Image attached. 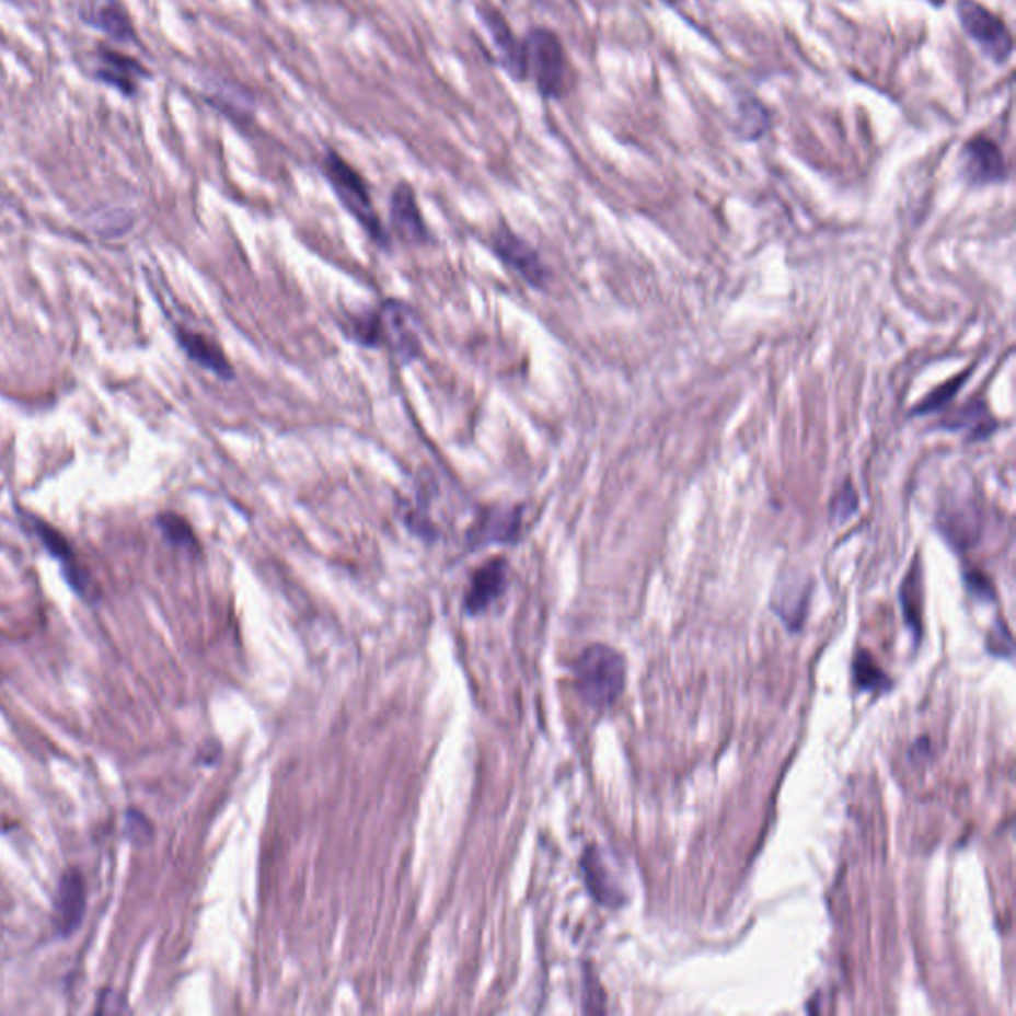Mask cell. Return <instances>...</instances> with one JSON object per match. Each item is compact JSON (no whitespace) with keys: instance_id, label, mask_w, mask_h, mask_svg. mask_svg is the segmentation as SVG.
Returning <instances> with one entry per match:
<instances>
[{"instance_id":"cell-1","label":"cell","mask_w":1016,"mask_h":1016,"mask_svg":"<svg viewBox=\"0 0 1016 1016\" xmlns=\"http://www.w3.org/2000/svg\"><path fill=\"white\" fill-rule=\"evenodd\" d=\"M349 334L361 346L392 351L393 358L403 363L415 360L422 349L412 310L397 300H388L373 312L354 318Z\"/></svg>"},{"instance_id":"cell-2","label":"cell","mask_w":1016,"mask_h":1016,"mask_svg":"<svg viewBox=\"0 0 1016 1016\" xmlns=\"http://www.w3.org/2000/svg\"><path fill=\"white\" fill-rule=\"evenodd\" d=\"M320 171L324 180L328 181L342 207L360 222L363 231L370 234L371 241L385 249L390 244V236L371 203L370 187L360 171L348 163V159L342 158L336 149H326L322 153Z\"/></svg>"},{"instance_id":"cell-3","label":"cell","mask_w":1016,"mask_h":1016,"mask_svg":"<svg viewBox=\"0 0 1016 1016\" xmlns=\"http://www.w3.org/2000/svg\"><path fill=\"white\" fill-rule=\"evenodd\" d=\"M524 76L544 100H561L568 92L570 66L556 32L544 26L530 28L522 38Z\"/></svg>"},{"instance_id":"cell-4","label":"cell","mask_w":1016,"mask_h":1016,"mask_svg":"<svg viewBox=\"0 0 1016 1016\" xmlns=\"http://www.w3.org/2000/svg\"><path fill=\"white\" fill-rule=\"evenodd\" d=\"M574 679L580 697L590 707L605 709L614 705L624 691V657L614 647L603 644L588 646L574 666Z\"/></svg>"},{"instance_id":"cell-5","label":"cell","mask_w":1016,"mask_h":1016,"mask_svg":"<svg viewBox=\"0 0 1016 1016\" xmlns=\"http://www.w3.org/2000/svg\"><path fill=\"white\" fill-rule=\"evenodd\" d=\"M957 16L965 32L981 46L995 64H1005L1013 54V36L1006 28L1005 22L995 16L977 0H959L957 2Z\"/></svg>"},{"instance_id":"cell-6","label":"cell","mask_w":1016,"mask_h":1016,"mask_svg":"<svg viewBox=\"0 0 1016 1016\" xmlns=\"http://www.w3.org/2000/svg\"><path fill=\"white\" fill-rule=\"evenodd\" d=\"M92 76L95 82L114 88L126 97H134L141 84L151 78V72L138 58L100 44L92 54Z\"/></svg>"},{"instance_id":"cell-7","label":"cell","mask_w":1016,"mask_h":1016,"mask_svg":"<svg viewBox=\"0 0 1016 1016\" xmlns=\"http://www.w3.org/2000/svg\"><path fill=\"white\" fill-rule=\"evenodd\" d=\"M22 519L26 520L28 529L36 534V539L43 542L44 549L46 552L60 562L62 566L64 578L68 586L74 590L78 596L82 598H94V588H92V580L90 576L85 574L84 568L80 566V562L76 558L74 546L70 544V540L64 536L60 530L54 529L53 524H48L46 520L38 519L36 515H22Z\"/></svg>"},{"instance_id":"cell-8","label":"cell","mask_w":1016,"mask_h":1016,"mask_svg":"<svg viewBox=\"0 0 1016 1016\" xmlns=\"http://www.w3.org/2000/svg\"><path fill=\"white\" fill-rule=\"evenodd\" d=\"M78 16L85 26L106 34L112 43L139 44L136 24L122 0H80Z\"/></svg>"},{"instance_id":"cell-9","label":"cell","mask_w":1016,"mask_h":1016,"mask_svg":"<svg viewBox=\"0 0 1016 1016\" xmlns=\"http://www.w3.org/2000/svg\"><path fill=\"white\" fill-rule=\"evenodd\" d=\"M85 913V881L80 869L64 871L54 896L53 921L58 935L70 937L82 925Z\"/></svg>"},{"instance_id":"cell-10","label":"cell","mask_w":1016,"mask_h":1016,"mask_svg":"<svg viewBox=\"0 0 1016 1016\" xmlns=\"http://www.w3.org/2000/svg\"><path fill=\"white\" fill-rule=\"evenodd\" d=\"M493 251L529 285L542 286L546 282L549 270L542 265L539 253L527 241H522L519 234L508 231L507 227L498 229L493 236Z\"/></svg>"},{"instance_id":"cell-11","label":"cell","mask_w":1016,"mask_h":1016,"mask_svg":"<svg viewBox=\"0 0 1016 1016\" xmlns=\"http://www.w3.org/2000/svg\"><path fill=\"white\" fill-rule=\"evenodd\" d=\"M963 175L973 185H991L1006 180V165L1003 151L989 138H973L965 143L961 151Z\"/></svg>"},{"instance_id":"cell-12","label":"cell","mask_w":1016,"mask_h":1016,"mask_svg":"<svg viewBox=\"0 0 1016 1016\" xmlns=\"http://www.w3.org/2000/svg\"><path fill=\"white\" fill-rule=\"evenodd\" d=\"M508 566L505 558H493L476 568L471 576V584L463 600V608L469 615L487 612L493 603L507 590Z\"/></svg>"},{"instance_id":"cell-13","label":"cell","mask_w":1016,"mask_h":1016,"mask_svg":"<svg viewBox=\"0 0 1016 1016\" xmlns=\"http://www.w3.org/2000/svg\"><path fill=\"white\" fill-rule=\"evenodd\" d=\"M522 507L488 508L469 530V544L473 549L487 544H515L522 530Z\"/></svg>"},{"instance_id":"cell-14","label":"cell","mask_w":1016,"mask_h":1016,"mask_svg":"<svg viewBox=\"0 0 1016 1016\" xmlns=\"http://www.w3.org/2000/svg\"><path fill=\"white\" fill-rule=\"evenodd\" d=\"M390 211H392L393 229L405 243L424 244L429 241V231H427L424 215L419 211L415 190L407 181L395 185L392 201H390Z\"/></svg>"},{"instance_id":"cell-15","label":"cell","mask_w":1016,"mask_h":1016,"mask_svg":"<svg viewBox=\"0 0 1016 1016\" xmlns=\"http://www.w3.org/2000/svg\"><path fill=\"white\" fill-rule=\"evenodd\" d=\"M483 22L487 26L490 41L497 53L498 66L507 72L515 82H527L524 76V53H522V38H517L510 31L508 22L498 12H485Z\"/></svg>"},{"instance_id":"cell-16","label":"cell","mask_w":1016,"mask_h":1016,"mask_svg":"<svg viewBox=\"0 0 1016 1016\" xmlns=\"http://www.w3.org/2000/svg\"><path fill=\"white\" fill-rule=\"evenodd\" d=\"M175 334H177L181 349L189 356V360L199 363L203 370H209L222 380L233 378V366L229 363L222 349L212 339L185 328H177Z\"/></svg>"},{"instance_id":"cell-17","label":"cell","mask_w":1016,"mask_h":1016,"mask_svg":"<svg viewBox=\"0 0 1016 1016\" xmlns=\"http://www.w3.org/2000/svg\"><path fill=\"white\" fill-rule=\"evenodd\" d=\"M582 871L586 886L590 889L593 900L600 901L603 905H617L622 901L620 891L610 878V871L605 868L598 847L586 850L582 857Z\"/></svg>"},{"instance_id":"cell-18","label":"cell","mask_w":1016,"mask_h":1016,"mask_svg":"<svg viewBox=\"0 0 1016 1016\" xmlns=\"http://www.w3.org/2000/svg\"><path fill=\"white\" fill-rule=\"evenodd\" d=\"M771 126L766 107L754 97H742L739 106V131L744 139H759Z\"/></svg>"},{"instance_id":"cell-19","label":"cell","mask_w":1016,"mask_h":1016,"mask_svg":"<svg viewBox=\"0 0 1016 1016\" xmlns=\"http://www.w3.org/2000/svg\"><path fill=\"white\" fill-rule=\"evenodd\" d=\"M158 527L173 546L185 549V551H199V542H197L195 532L190 529L189 522L180 515H173V512L159 515Z\"/></svg>"},{"instance_id":"cell-20","label":"cell","mask_w":1016,"mask_h":1016,"mask_svg":"<svg viewBox=\"0 0 1016 1016\" xmlns=\"http://www.w3.org/2000/svg\"><path fill=\"white\" fill-rule=\"evenodd\" d=\"M949 422H951L947 424L949 429H969V435L979 437V439H984L996 427L995 422L986 415V407L983 403L965 407L963 412L957 413Z\"/></svg>"},{"instance_id":"cell-21","label":"cell","mask_w":1016,"mask_h":1016,"mask_svg":"<svg viewBox=\"0 0 1016 1016\" xmlns=\"http://www.w3.org/2000/svg\"><path fill=\"white\" fill-rule=\"evenodd\" d=\"M967 376H969V371H965L959 378H955V380L945 383L942 388H937L932 395H927L925 402L920 403V407L915 409V413H932L943 407V405H947V402L957 395L959 388H961L963 381L967 380Z\"/></svg>"},{"instance_id":"cell-22","label":"cell","mask_w":1016,"mask_h":1016,"mask_svg":"<svg viewBox=\"0 0 1016 1016\" xmlns=\"http://www.w3.org/2000/svg\"><path fill=\"white\" fill-rule=\"evenodd\" d=\"M127 836L136 842H146L153 834V828H151V822L143 815H139L136 810H129L127 812Z\"/></svg>"}]
</instances>
